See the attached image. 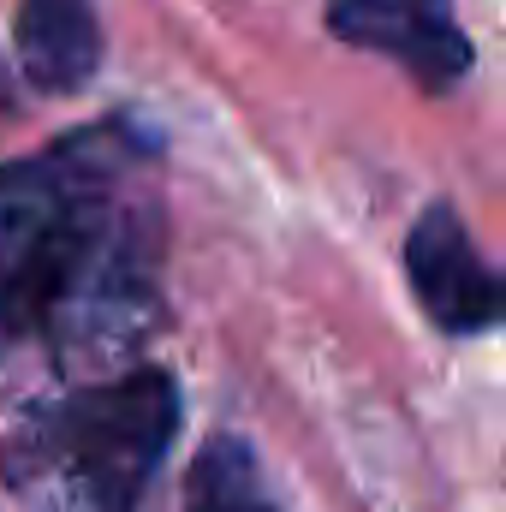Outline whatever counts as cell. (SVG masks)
<instances>
[{
	"instance_id": "obj_1",
	"label": "cell",
	"mask_w": 506,
	"mask_h": 512,
	"mask_svg": "<svg viewBox=\"0 0 506 512\" xmlns=\"http://www.w3.org/2000/svg\"><path fill=\"white\" fill-rule=\"evenodd\" d=\"M161 203L155 149L126 126H84L0 167V328L60 364H108L155 322Z\"/></svg>"
},
{
	"instance_id": "obj_3",
	"label": "cell",
	"mask_w": 506,
	"mask_h": 512,
	"mask_svg": "<svg viewBox=\"0 0 506 512\" xmlns=\"http://www.w3.org/2000/svg\"><path fill=\"white\" fill-rule=\"evenodd\" d=\"M405 274H411V292L429 310V322L447 334H483V328L506 322V274H495L471 251V233L447 203L417 215V227L405 239Z\"/></svg>"
},
{
	"instance_id": "obj_4",
	"label": "cell",
	"mask_w": 506,
	"mask_h": 512,
	"mask_svg": "<svg viewBox=\"0 0 506 512\" xmlns=\"http://www.w3.org/2000/svg\"><path fill=\"white\" fill-rule=\"evenodd\" d=\"M18 60L42 96H72L102 66L96 0H24L18 12Z\"/></svg>"
},
{
	"instance_id": "obj_6",
	"label": "cell",
	"mask_w": 506,
	"mask_h": 512,
	"mask_svg": "<svg viewBox=\"0 0 506 512\" xmlns=\"http://www.w3.org/2000/svg\"><path fill=\"white\" fill-rule=\"evenodd\" d=\"M185 512H280L262 483V465L239 435H215L185 483Z\"/></svg>"
},
{
	"instance_id": "obj_7",
	"label": "cell",
	"mask_w": 506,
	"mask_h": 512,
	"mask_svg": "<svg viewBox=\"0 0 506 512\" xmlns=\"http://www.w3.org/2000/svg\"><path fill=\"white\" fill-rule=\"evenodd\" d=\"M334 6H381V12H429V6H447V0H334Z\"/></svg>"
},
{
	"instance_id": "obj_8",
	"label": "cell",
	"mask_w": 506,
	"mask_h": 512,
	"mask_svg": "<svg viewBox=\"0 0 506 512\" xmlns=\"http://www.w3.org/2000/svg\"><path fill=\"white\" fill-rule=\"evenodd\" d=\"M0 346H6V328H0Z\"/></svg>"
},
{
	"instance_id": "obj_9",
	"label": "cell",
	"mask_w": 506,
	"mask_h": 512,
	"mask_svg": "<svg viewBox=\"0 0 506 512\" xmlns=\"http://www.w3.org/2000/svg\"><path fill=\"white\" fill-rule=\"evenodd\" d=\"M0 90H6V84H0Z\"/></svg>"
},
{
	"instance_id": "obj_5",
	"label": "cell",
	"mask_w": 506,
	"mask_h": 512,
	"mask_svg": "<svg viewBox=\"0 0 506 512\" xmlns=\"http://www.w3.org/2000/svg\"><path fill=\"white\" fill-rule=\"evenodd\" d=\"M334 30L393 54L411 78H423L429 90L453 84L465 66H471V48L459 36V24L447 18V6H429V12H381V6H334Z\"/></svg>"
},
{
	"instance_id": "obj_2",
	"label": "cell",
	"mask_w": 506,
	"mask_h": 512,
	"mask_svg": "<svg viewBox=\"0 0 506 512\" xmlns=\"http://www.w3.org/2000/svg\"><path fill=\"white\" fill-rule=\"evenodd\" d=\"M173 435V376L126 370L30 405L0 441V483L24 512H143Z\"/></svg>"
}]
</instances>
